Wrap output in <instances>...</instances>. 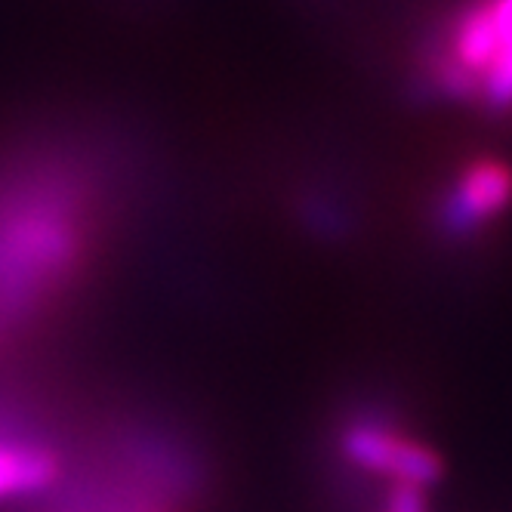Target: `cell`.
<instances>
[{"label":"cell","mask_w":512,"mask_h":512,"mask_svg":"<svg viewBox=\"0 0 512 512\" xmlns=\"http://www.w3.org/2000/svg\"><path fill=\"white\" fill-rule=\"evenodd\" d=\"M432 93L506 112L512 108V0H460L435 25L423 50Z\"/></svg>","instance_id":"cell-1"},{"label":"cell","mask_w":512,"mask_h":512,"mask_svg":"<svg viewBox=\"0 0 512 512\" xmlns=\"http://www.w3.org/2000/svg\"><path fill=\"white\" fill-rule=\"evenodd\" d=\"M340 454L349 469L380 479L386 488H429L442 472V463L423 438H417L386 414L349 417L340 429Z\"/></svg>","instance_id":"cell-2"},{"label":"cell","mask_w":512,"mask_h":512,"mask_svg":"<svg viewBox=\"0 0 512 512\" xmlns=\"http://www.w3.org/2000/svg\"><path fill=\"white\" fill-rule=\"evenodd\" d=\"M512 198V173L494 158H475L451 179L442 223L451 235H472L494 223Z\"/></svg>","instance_id":"cell-3"}]
</instances>
